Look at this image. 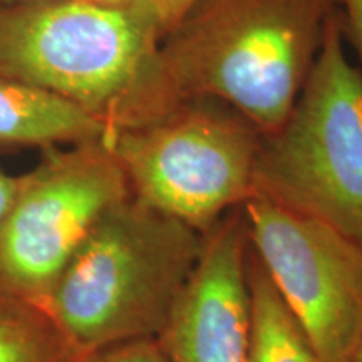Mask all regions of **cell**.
<instances>
[{
    "instance_id": "obj_1",
    "label": "cell",
    "mask_w": 362,
    "mask_h": 362,
    "mask_svg": "<svg viewBox=\"0 0 362 362\" xmlns=\"http://www.w3.org/2000/svg\"><path fill=\"white\" fill-rule=\"evenodd\" d=\"M332 0H198L158 44L121 129L176 104L214 99L275 133L304 88Z\"/></svg>"
},
{
    "instance_id": "obj_2",
    "label": "cell",
    "mask_w": 362,
    "mask_h": 362,
    "mask_svg": "<svg viewBox=\"0 0 362 362\" xmlns=\"http://www.w3.org/2000/svg\"><path fill=\"white\" fill-rule=\"evenodd\" d=\"M203 237L131 194L98 221L44 309L81 356L158 339L197 269Z\"/></svg>"
},
{
    "instance_id": "obj_3",
    "label": "cell",
    "mask_w": 362,
    "mask_h": 362,
    "mask_svg": "<svg viewBox=\"0 0 362 362\" xmlns=\"http://www.w3.org/2000/svg\"><path fill=\"white\" fill-rule=\"evenodd\" d=\"M160 40L141 2H19L0 8V76L79 104L111 133L141 90Z\"/></svg>"
},
{
    "instance_id": "obj_4",
    "label": "cell",
    "mask_w": 362,
    "mask_h": 362,
    "mask_svg": "<svg viewBox=\"0 0 362 362\" xmlns=\"http://www.w3.org/2000/svg\"><path fill=\"white\" fill-rule=\"evenodd\" d=\"M344 40L336 8L287 119L262 139L255 194L362 247V71Z\"/></svg>"
},
{
    "instance_id": "obj_5",
    "label": "cell",
    "mask_w": 362,
    "mask_h": 362,
    "mask_svg": "<svg viewBox=\"0 0 362 362\" xmlns=\"http://www.w3.org/2000/svg\"><path fill=\"white\" fill-rule=\"evenodd\" d=\"M106 139L136 200L202 235L255 197L264 134L220 101L180 103Z\"/></svg>"
},
{
    "instance_id": "obj_6",
    "label": "cell",
    "mask_w": 362,
    "mask_h": 362,
    "mask_svg": "<svg viewBox=\"0 0 362 362\" xmlns=\"http://www.w3.org/2000/svg\"><path fill=\"white\" fill-rule=\"evenodd\" d=\"M128 197L106 136L52 153L21 178L0 226V293L44 307L98 221Z\"/></svg>"
},
{
    "instance_id": "obj_7",
    "label": "cell",
    "mask_w": 362,
    "mask_h": 362,
    "mask_svg": "<svg viewBox=\"0 0 362 362\" xmlns=\"http://www.w3.org/2000/svg\"><path fill=\"white\" fill-rule=\"evenodd\" d=\"M252 252L322 362H346L362 329V247L269 198L242 206Z\"/></svg>"
},
{
    "instance_id": "obj_8",
    "label": "cell",
    "mask_w": 362,
    "mask_h": 362,
    "mask_svg": "<svg viewBox=\"0 0 362 362\" xmlns=\"http://www.w3.org/2000/svg\"><path fill=\"white\" fill-rule=\"evenodd\" d=\"M242 206L203 237L197 269L158 336L168 362H247L252 307Z\"/></svg>"
},
{
    "instance_id": "obj_9",
    "label": "cell",
    "mask_w": 362,
    "mask_h": 362,
    "mask_svg": "<svg viewBox=\"0 0 362 362\" xmlns=\"http://www.w3.org/2000/svg\"><path fill=\"white\" fill-rule=\"evenodd\" d=\"M107 126L79 104L37 86L0 76V143H84Z\"/></svg>"
},
{
    "instance_id": "obj_10",
    "label": "cell",
    "mask_w": 362,
    "mask_h": 362,
    "mask_svg": "<svg viewBox=\"0 0 362 362\" xmlns=\"http://www.w3.org/2000/svg\"><path fill=\"white\" fill-rule=\"evenodd\" d=\"M252 327L247 362H322L252 247L247 262Z\"/></svg>"
},
{
    "instance_id": "obj_11",
    "label": "cell",
    "mask_w": 362,
    "mask_h": 362,
    "mask_svg": "<svg viewBox=\"0 0 362 362\" xmlns=\"http://www.w3.org/2000/svg\"><path fill=\"white\" fill-rule=\"evenodd\" d=\"M44 307L0 293V362H78Z\"/></svg>"
},
{
    "instance_id": "obj_12",
    "label": "cell",
    "mask_w": 362,
    "mask_h": 362,
    "mask_svg": "<svg viewBox=\"0 0 362 362\" xmlns=\"http://www.w3.org/2000/svg\"><path fill=\"white\" fill-rule=\"evenodd\" d=\"M78 362H168L158 339H136L103 347L79 357Z\"/></svg>"
},
{
    "instance_id": "obj_13",
    "label": "cell",
    "mask_w": 362,
    "mask_h": 362,
    "mask_svg": "<svg viewBox=\"0 0 362 362\" xmlns=\"http://www.w3.org/2000/svg\"><path fill=\"white\" fill-rule=\"evenodd\" d=\"M198 0H141L148 16L155 22L161 37L192 8Z\"/></svg>"
},
{
    "instance_id": "obj_14",
    "label": "cell",
    "mask_w": 362,
    "mask_h": 362,
    "mask_svg": "<svg viewBox=\"0 0 362 362\" xmlns=\"http://www.w3.org/2000/svg\"><path fill=\"white\" fill-rule=\"evenodd\" d=\"M337 8L344 39H349L362 61V0H332Z\"/></svg>"
},
{
    "instance_id": "obj_15",
    "label": "cell",
    "mask_w": 362,
    "mask_h": 362,
    "mask_svg": "<svg viewBox=\"0 0 362 362\" xmlns=\"http://www.w3.org/2000/svg\"><path fill=\"white\" fill-rule=\"evenodd\" d=\"M21 178H12L0 171V226L6 218L8 208H11L13 198H16L17 189H19Z\"/></svg>"
},
{
    "instance_id": "obj_16",
    "label": "cell",
    "mask_w": 362,
    "mask_h": 362,
    "mask_svg": "<svg viewBox=\"0 0 362 362\" xmlns=\"http://www.w3.org/2000/svg\"><path fill=\"white\" fill-rule=\"evenodd\" d=\"M86 2L98 4V6H106V7H129L134 4L141 2V0H86Z\"/></svg>"
},
{
    "instance_id": "obj_17",
    "label": "cell",
    "mask_w": 362,
    "mask_h": 362,
    "mask_svg": "<svg viewBox=\"0 0 362 362\" xmlns=\"http://www.w3.org/2000/svg\"><path fill=\"white\" fill-rule=\"evenodd\" d=\"M346 362H362V329L359 332V336H357L354 346H352L351 349V354L347 357Z\"/></svg>"
},
{
    "instance_id": "obj_18",
    "label": "cell",
    "mask_w": 362,
    "mask_h": 362,
    "mask_svg": "<svg viewBox=\"0 0 362 362\" xmlns=\"http://www.w3.org/2000/svg\"><path fill=\"white\" fill-rule=\"evenodd\" d=\"M4 2H11V0H4ZM13 2H30V0H13Z\"/></svg>"
}]
</instances>
